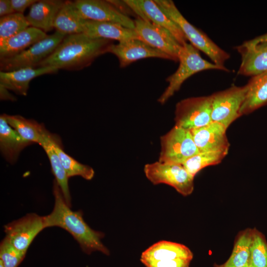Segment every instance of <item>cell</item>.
<instances>
[{"label": "cell", "instance_id": "cell-27", "mask_svg": "<svg viewBox=\"0 0 267 267\" xmlns=\"http://www.w3.org/2000/svg\"><path fill=\"white\" fill-rule=\"evenodd\" d=\"M7 123L26 141L40 144L47 132L44 126L20 115L3 114Z\"/></svg>", "mask_w": 267, "mask_h": 267}, {"label": "cell", "instance_id": "cell-16", "mask_svg": "<svg viewBox=\"0 0 267 267\" xmlns=\"http://www.w3.org/2000/svg\"><path fill=\"white\" fill-rule=\"evenodd\" d=\"M58 69L54 67H27L18 70L0 72V85L16 93L25 96L29 84L34 78L44 74L54 73Z\"/></svg>", "mask_w": 267, "mask_h": 267}, {"label": "cell", "instance_id": "cell-11", "mask_svg": "<svg viewBox=\"0 0 267 267\" xmlns=\"http://www.w3.org/2000/svg\"><path fill=\"white\" fill-rule=\"evenodd\" d=\"M73 3L79 14L85 20L113 22L134 29V20L108 0H76Z\"/></svg>", "mask_w": 267, "mask_h": 267}, {"label": "cell", "instance_id": "cell-30", "mask_svg": "<svg viewBox=\"0 0 267 267\" xmlns=\"http://www.w3.org/2000/svg\"><path fill=\"white\" fill-rule=\"evenodd\" d=\"M249 267H267V242L265 236L253 229Z\"/></svg>", "mask_w": 267, "mask_h": 267}, {"label": "cell", "instance_id": "cell-12", "mask_svg": "<svg viewBox=\"0 0 267 267\" xmlns=\"http://www.w3.org/2000/svg\"><path fill=\"white\" fill-rule=\"evenodd\" d=\"M134 30L140 40L167 54L172 60L178 61V53L181 45L171 33L139 17L134 20Z\"/></svg>", "mask_w": 267, "mask_h": 267}, {"label": "cell", "instance_id": "cell-1", "mask_svg": "<svg viewBox=\"0 0 267 267\" xmlns=\"http://www.w3.org/2000/svg\"><path fill=\"white\" fill-rule=\"evenodd\" d=\"M53 193L54 197L53 210L44 216L46 228L58 226L66 230L86 254L99 251L109 255V250L101 241L104 233L90 228L84 220L82 211H73L70 209L55 179L53 181Z\"/></svg>", "mask_w": 267, "mask_h": 267}, {"label": "cell", "instance_id": "cell-6", "mask_svg": "<svg viewBox=\"0 0 267 267\" xmlns=\"http://www.w3.org/2000/svg\"><path fill=\"white\" fill-rule=\"evenodd\" d=\"M144 172L147 178L154 185L166 184L184 196L190 195L193 191L194 177L187 172L182 165L158 161L146 164Z\"/></svg>", "mask_w": 267, "mask_h": 267}, {"label": "cell", "instance_id": "cell-18", "mask_svg": "<svg viewBox=\"0 0 267 267\" xmlns=\"http://www.w3.org/2000/svg\"><path fill=\"white\" fill-rule=\"evenodd\" d=\"M65 1L59 0H38L30 8L26 16L30 26L46 33L54 29L56 17Z\"/></svg>", "mask_w": 267, "mask_h": 267}, {"label": "cell", "instance_id": "cell-15", "mask_svg": "<svg viewBox=\"0 0 267 267\" xmlns=\"http://www.w3.org/2000/svg\"><path fill=\"white\" fill-rule=\"evenodd\" d=\"M226 129L221 124L212 121L190 132L199 152H228L230 144L226 135Z\"/></svg>", "mask_w": 267, "mask_h": 267}, {"label": "cell", "instance_id": "cell-39", "mask_svg": "<svg viewBox=\"0 0 267 267\" xmlns=\"http://www.w3.org/2000/svg\"><path fill=\"white\" fill-rule=\"evenodd\" d=\"M249 267V266H248V265H246V266H244V267Z\"/></svg>", "mask_w": 267, "mask_h": 267}, {"label": "cell", "instance_id": "cell-28", "mask_svg": "<svg viewBox=\"0 0 267 267\" xmlns=\"http://www.w3.org/2000/svg\"><path fill=\"white\" fill-rule=\"evenodd\" d=\"M50 141L68 178L79 176L87 180H91L93 178L94 171L91 167L80 163L64 152L58 135L51 133Z\"/></svg>", "mask_w": 267, "mask_h": 267}, {"label": "cell", "instance_id": "cell-34", "mask_svg": "<svg viewBox=\"0 0 267 267\" xmlns=\"http://www.w3.org/2000/svg\"><path fill=\"white\" fill-rule=\"evenodd\" d=\"M38 0H10L12 7L15 12L22 13Z\"/></svg>", "mask_w": 267, "mask_h": 267}, {"label": "cell", "instance_id": "cell-38", "mask_svg": "<svg viewBox=\"0 0 267 267\" xmlns=\"http://www.w3.org/2000/svg\"><path fill=\"white\" fill-rule=\"evenodd\" d=\"M0 267H4L1 262V261H0Z\"/></svg>", "mask_w": 267, "mask_h": 267}, {"label": "cell", "instance_id": "cell-14", "mask_svg": "<svg viewBox=\"0 0 267 267\" xmlns=\"http://www.w3.org/2000/svg\"><path fill=\"white\" fill-rule=\"evenodd\" d=\"M108 52L118 59L120 66L125 67L136 60L147 58H160L172 60L163 52L138 39H132L112 44Z\"/></svg>", "mask_w": 267, "mask_h": 267}, {"label": "cell", "instance_id": "cell-4", "mask_svg": "<svg viewBox=\"0 0 267 267\" xmlns=\"http://www.w3.org/2000/svg\"><path fill=\"white\" fill-rule=\"evenodd\" d=\"M179 66L175 73L169 76L166 81L168 86L158 99L162 104L166 103L180 88L183 82L192 75L204 70H229L203 58L199 51L187 43L182 45L178 53Z\"/></svg>", "mask_w": 267, "mask_h": 267}, {"label": "cell", "instance_id": "cell-35", "mask_svg": "<svg viewBox=\"0 0 267 267\" xmlns=\"http://www.w3.org/2000/svg\"><path fill=\"white\" fill-rule=\"evenodd\" d=\"M15 13L13 10L10 0H0V16L3 17Z\"/></svg>", "mask_w": 267, "mask_h": 267}, {"label": "cell", "instance_id": "cell-8", "mask_svg": "<svg viewBox=\"0 0 267 267\" xmlns=\"http://www.w3.org/2000/svg\"><path fill=\"white\" fill-rule=\"evenodd\" d=\"M247 86H232L212 94L211 118L226 129L240 117V110L245 99Z\"/></svg>", "mask_w": 267, "mask_h": 267}, {"label": "cell", "instance_id": "cell-24", "mask_svg": "<svg viewBox=\"0 0 267 267\" xmlns=\"http://www.w3.org/2000/svg\"><path fill=\"white\" fill-rule=\"evenodd\" d=\"M86 21L79 14L73 1L66 0L56 17L54 28L65 35L83 33Z\"/></svg>", "mask_w": 267, "mask_h": 267}, {"label": "cell", "instance_id": "cell-2", "mask_svg": "<svg viewBox=\"0 0 267 267\" xmlns=\"http://www.w3.org/2000/svg\"><path fill=\"white\" fill-rule=\"evenodd\" d=\"M113 44L112 40L93 38L84 33L66 35L54 51L37 67L82 69L89 66L97 57L107 53Z\"/></svg>", "mask_w": 267, "mask_h": 267}, {"label": "cell", "instance_id": "cell-21", "mask_svg": "<svg viewBox=\"0 0 267 267\" xmlns=\"http://www.w3.org/2000/svg\"><path fill=\"white\" fill-rule=\"evenodd\" d=\"M32 143L23 139L6 122L3 114L0 116V148L2 155L9 163H15L20 152Z\"/></svg>", "mask_w": 267, "mask_h": 267}, {"label": "cell", "instance_id": "cell-9", "mask_svg": "<svg viewBox=\"0 0 267 267\" xmlns=\"http://www.w3.org/2000/svg\"><path fill=\"white\" fill-rule=\"evenodd\" d=\"M211 113V95L185 98L176 104L175 125L189 131L205 126L212 122Z\"/></svg>", "mask_w": 267, "mask_h": 267}, {"label": "cell", "instance_id": "cell-7", "mask_svg": "<svg viewBox=\"0 0 267 267\" xmlns=\"http://www.w3.org/2000/svg\"><path fill=\"white\" fill-rule=\"evenodd\" d=\"M159 161L182 165L199 153L190 131L175 125L160 137Z\"/></svg>", "mask_w": 267, "mask_h": 267}, {"label": "cell", "instance_id": "cell-23", "mask_svg": "<svg viewBox=\"0 0 267 267\" xmlns=\"http://www.w3.org/2000/svg\"><path fill=\"white\" fill-rule=\"evenodd\" d=\"M167 257L192 260L193 254L190 249L183 244L161 240L153 244L143 251L140 256V261L142 263Z\"/></svg>", "mask_w": 267, "mask_h": 267}, {"label": "cell", "instance_id": "cell-29", "mask_svg": "<svg viewBox=\"0 0 267 267\" xmlns=\"http://www.w3.org/2000/svg\"><path fill=\"white\" fill-rule=\"evenodd\" d=\"M227 153L226 151L199 152L182 165L187 172L194 177L205 167L220 163Z\"/></svg>", "mask_w": 267, "mask_h": 267}, {"label": "cell", "instance_id": "cell-31", "mask_svg": "<svg viewBox=\"0 0 267 267\" xmlns=\"http://www.w3.org/2000/svg\"><path fill=\"white\" fill-rule=\"evenodd\" d=\"M30 27L23 14L13 13L0 18V42Z\"/></svg>", "mask_w": 267, "mask_h": 267}, {"label": "cell", "instance_id": "cell-19", "mask_svg": "<svg viewBox=\"0 0 267 267\" xmlns=\"http://www.w3.org/2000/svg\"><path fill=\"white\" fill-rule=\"evenodd\" d=\"M83 33L91 38L117 40L119 42L140 40L134 29L113 22L86 20Z\"/></svg>", "mask_w": 267, "mask_h": 267}, {"label": "cell", "instance_id": "cell-3", "mask_svg": "<svg viewBox=\"0 0 267 267\" xmlns=\"http://www.w3.org/2000/svg\"><path fill=\"white\" fill-rule=\"evenodd\" d=\"M161 9L180 28L187 40L194 47L206 54L212 61L224 66L230 55L220 47L205 33L189 23L171 0H155Z\"/></svg>", "mask_w": 267, "mask_h": 267}, {"label": "cell", "instance_id": "cell-5", "mask_svg": "<svg viewBox=\"0 0 267 267\" xmlns=\"http://www.w3.org/2000/svg\"><path fill=\"white\" fill-rule=\"evenodd\" d=\"M66 36L56 31L21 52L8 58L0 59V71L8 72L27 67L37 68L54 51Z\"/></svg>", "mask_w": 267, "mask_h": 267}, {"label": "cell", "instance_id": "cell-22", "mask_svg": "<svg viewBox=\"0 0 267 267\" xmlns=\"http://www.w3.org/2000/svg\"><path fill=\"white\" fill-rule=\"evenodd\" d=\"M246 85L247 90L240 110V116L267 104V71L252 77Z\"/></svg>", "mask_w": 267, "mask_h": 267}, {"label": "cell", "instance_id": "cell-13", "mask_svg": "<svg viewBox=\"0 0 267 267\" xmlns=\"http://www.w3.org/2000/svg\"><path fill=\"white\" fill-rule=\"evenodd\" d=\"M124 1L139 18L168 30L180 45L187 43L180 28L161 9L154 0H125Z\"/></svg>", "mask_w": 267, "mask_h": 267}, {"label": "cell", "instance_id": "cell-36", "mask_svg": "<svg viewBox=\"0 0 267 267\" xmlns=\"http://www.w3.org/2000/svg\"><path fill=\"white\" fill-rule=\"evenodd\" d=\"M0 97L1 100H9L14 101L15 98L10 94L7 89L0 85Z\"/></svg>", "mask_w": 267, "mask_h": 267}, {"label": "cell", "instance_id": "cell-26", "mask_svg": "<svg viewBox=\"0 0 267 267\" xmlns=\"http://www.w3.org/2000/svg\"><path fill=\"white\" fill-rule=\"evenodd\" d=\"M253 229L246 228L238 233L231 254L222 265L215 264L214 267H243L248 265Z\"/></svg>", "mask_w": 267, "mask_h": 267}, {"label": "cell", "instance_id": "cell-20", "mask_svg": "<svg viewBox=\"0 0 267 267\" xmlns=\"http://www.w3.org/2000/svg\"><path fill=\"white\" fill-rule=\"evenodd\" d=\"M47 36L44 31L30 26L20 33L0 42V59L14 56Z\"/></svg>", "mask_w": 267, "mask_h": 267}, {"label": "cell", "instance_id": "cell-10", "mask_svg": "<svg viewBox=\"0 0 267 267\" xmlns=\"http://www.w3.org/2000/svg\"><path fill=\"white\" fill-rule=\"evenodd\" d=\"M46 228L44 216L29 213L4 225L5 237L18 250L26 253L36 236Z\"/></svg>", "mask_w": 267, "mask_h": 267}, {"label": "cell", "instance_id": "cell-25", "mask_svg": "<svg viewBox=\"0 0 267 267\" xmlns=\"http://www.w3.org/2000/svg\"><path fill=\"white\" fill-rule=\"evenodd\" d=\"M51 133L47 131L39 144L45 151L49 160L52 172L63 194L66 203L71 207V196L68 177L50 141Z\"/></svg>", "mask_w": 267, "mask_h": 267}, {"label": "cell", "instance_id": "cell-17", "mask_svg": "<svg viewBox=\"0 0 267 267\" xmlns=\"http://www.w3.org/2000/svg\"><path fill=\"white\" fill-rule=\"evenodd\" d=\"M236 48L241 55L239 75L253 77L267 71V42L251 45L243 43Z\"/></svg>", "mask_w": 267, "mask_h": 267}, {"label": "cell", "instance_id": "cell-33", "mask_svg": "<svg viewBox=\"0 0 267 267\" xmlns=\"http://www.w3.org/2000/svg\"><path fill=\"white\" fill-rule=\"evenodd\" d=\"M191 261L184 258L164 259L146 262L143 264L146 267H189Z\"/></svg>", "mask_w": 267, "mask_h": 267}, {"label": "cell", "instance_id": "cell-37", "mask_svg": "<svg viewBox=\"0 0 267 267\" xmlns=\"http://www.w3.org/2000/svg\"><path fill=\"white\" fill-rule=\"evenodd\" d=\"M264 42H267V33L257 37L251 40L244 42L243 44L246 45H251Z\"/></svg>", "mask_w": 267, "mask_h": 267}, {"label": "cell", "instance_id": "cell-32", "mask_svg": "<svg viewBox=\"0 0 267 267\" xmlns=\"http://www.w3.org/2000/svg\"><path fill=\"white\" fill-rule=\"evenodd\" d=\"M26 253L16 249L5 237L0 244V261L4 267H18Z\"/></svg>", "mask_w": 267, "mask_h": 267}]
</instances>
